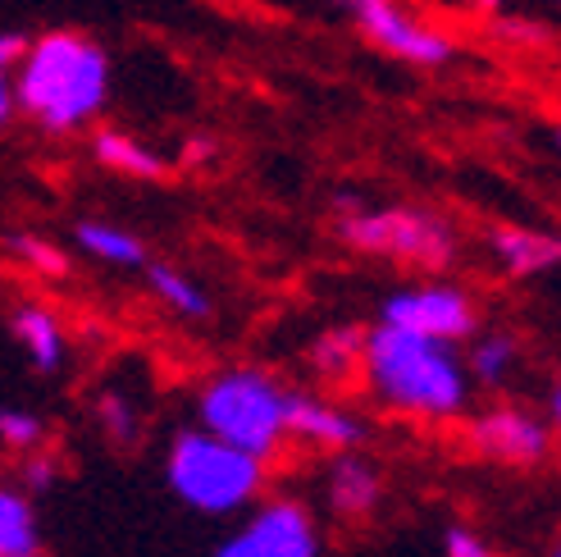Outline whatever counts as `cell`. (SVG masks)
<instances>
[{
  "mask_svg": "<svg viewBox=\"0 0 561 557\" xmlns=\"http://www.w3.org/2000/svg\"><path fill=\"white\" fill-rule=\"evenodd\" d=\"M110 105V50L78 27L27 37L14 65V110L50 137L88 128Z\"/></svg>",
  "mask_w": 561,
  "mask_h": 557,
  "instance_id": "cell-1",
  "label": "cell"
},
{
  "mask_svg": "<svg viewBox=\"0 0 561 557\" xmlns=\"http://www.w3.org/2000/svg\"><path fill=\"white\" fill-rule=\"evenodd\" d=\"M360 366H366L375 394L398 411L443 421V416H457L466 402V371L453 343L379 325L375 333H366Z\"/></svg>",
  "mask_w": 561,
  "mask_h": 557,
  "instance_id": "cell-2",
  "label": "cell"
},
{
  "mask_svg": "<svg viewBox=\"0 0 561 557\" xmlns=\"http://www.w3.org/2000/svg\"><path fill=\"white\" fill-rule=\"evenodd\" d=\"M339 238L356 252L392 257L420 270H447L457 257V234L443 215L420 206H383L366 211L352 197H339Z\"/></svg>",
  "mask_w": 561,
  "mask_h": 557,
  "instance_id": "cell-3",
  "label": "cell"
},
{
  "mask_svg": "<svg viewBox=\"0 0 561 557\" xmlns=\"http://www.w3.org/2000/svg\"><path fill=\"white\" fill-rule=\"evenodd\" d=\"M170 489L196 512H233L256 498L261 457L215 439L210 430H187L170 448Z\"/></svg>",
  "mask_w": 561,
  "mask_h": 557,
  "instance_id": "cell-4",
  "label": "cell"
},
{
  "mask_svg": "<svg viewBox=\"0 0 561 557\" xmlns=\"http://www.w3.org/2000/svg\"><path fill=\"white\" fill-rule=\"evenodd\" d=\"M284 388L261 371H229L206 384L202 425L251 457H270L284 439Z\"/></svg>",
  "mask_w": 561,
  "mask_h": 557,
  "instance_id": "cell-5",
  "label": "cell"
},
{
  "mask_svg": "<svg viewBox=\"0 0 561 557\" xmlns=\"http://www.w3.org/2000/svg\"><path fill=\"white\" fill-rule=\"evenodd\" d=\"M347 23L356 27L370 46H379L392 60H402L411 69H447L461 55V46L443 33V27L425 23L402 0H329Z\"/></svg>",
  "mask_w": 561,
  "mask_h": 557,
  "instance_id": "cell-6",
  "label": "cell"
},
{
  "mask_svg": "<svg viewBox=\"0 0 561 557\" xmlns=\"http://www.w3.org/2000/svg\"><path fill=\"white\" fill-rule=\"evenodd\" d=\"M383 325L420 333V339H438V343H457L474 333V302L453 288V284H420L402 288L383 302Z\"/></svg>",
  "mask_w": 561,
  "mask_h": 557,
  "instance_id": "cell-7",
  "label": "cell"
},
{
  "mask_svg": "<svg viewBox=\"0 0 561 557\" xmlns=\"http://www.w3.org/2000/svg\"><path fill=\"white\" fill-rule=\"evenodd\" d=\"M316 525L297 503H270L242 535H233L215 557H316Z\"/></svg>",
  "mask_w": 561,
  "mask_h": 557,
  "instance_id": "cell-8",
  "label": "cell"
},
{
  "mask_svg": "<svg viewBox=\"0 0 561 557\" xmlns=\"http://www.w3.org/2000/svg\"><path fill=\"white\" fill-rule=\"evenodd\" d=\"M470 443L480 457L502 462V466H539L548 457V425L525 416L516 407H497L470 425Z\"/></svg>",
  "mask_w": 561,
  "mask_h": 557,
  "instance_id": "cell-9",
  "label": "cell"
},
{
  "mask_svg": "<svg viewBox=\"0 0 561 557\" xmlns=\"http://www.w3.org/2000/svg\"><path fill=\"white\" fill-rule=\"evenodd\" d=\"M284 434H297L306 443H320L329 453H343L356 448L366 439V425L347 416L343 407H329L320 398H306V394H288L284 398Z\"/></svg>",
  "mask_w": 561,
  "mask_h": 557,
  "instance_id": "cell-10",
  "label": "cell"
},
{
  "mask_svg": "<svg viewBox=\"0 0 561 557\" xmlns=\"http://www.w3.org/2000/svg\"><path fill=\"white\" fill-rule=\"evenodd\" d=\"M493 257L502 261V270L529 278V274H543L561 261V242L557 234H539V229H520V225H502L493 229Z\"/></svg>",
  "mask_w": 561,
  "mask_h": 557,
  "instance_id": "cell-11",
  "label": "cell"
},
{
  "mask_svg": "<svg viewBox=\"0 0 561 557\" xmlns=\"http://www.w3.org/2000/svg\"><path fill=\"white\" fill-rule=\"evenodd\" d=\"M92 156L115 174H128V179H164L170 174V160L156 156L147 143H137L133 133H119V128H96L92 133Z\"/></svg>",
  "mask_w": 561,
  "mask_h": 557,
  "instance_id": "cell-12",
  "label": "cell"
},
{
  "mask_svg": "<svg viewBox=\"0 0 561 557\" xmlns=\"http://www.w3.org/2000/svg\"><path fill=\"white\" fill-rule=\"evenodd\" d=\"M10 329H14V339L23 343L27 361H33L37 371L55 375V371L65 366V333H60V320H55L46 306H37V302L19 306L14 320H10Z\"/></svg>",
  "mask_w": 561,
  "mask_h": 557,
  "instance_id": "cell-13",
  "label": "cell"
},
{
  "mask_svg": "<svg viewBox=\"0 0 561 557\" xmlns=\"http://www.w3.org/2000/svg\"><path fill=\"white\" fill-rule=\"evenodd\" d=\"M329 503L339 516H366L379 503V476L370 462H360L352 453H343L333 462V476H329Z\"/></svg>",
  "mask_w": 561,
  "mask_h": 557,
  "instance_id": "cell-14",
  "label": "cell"
},
{
  "mask_svg": "<svg viewBox=\"0 0 561 557\" xmlns=\"http://www.w3.org/2000/svg\"><path fill=\"white\" fill-rule=\"evenodd\" d=\"M73 238L82 252L105 265H147V242L119 225H105V219H78Z\"/></svg>",
  "mask_w": 561,
  "mask_h": 557,
  "instance_id": "cell-15",
  "label": "cell"
},
{
  "mask_svg": "<svg viewBox=\"0 0 561 557\" xmlns=\"http://www.w3.org/2000/svg\"><path fill=\"white\" fill-rule=\"evenodd\" d=\"M0 557H46L37 516L27 508V498L14 489H0Z\"/></svg>",
  "mask_w": 561,
  "mask_h": 557,
  "instance_id": "cell-16",
  "label": "cell"
},
{
  "mask_svg": "<svg viewBox=\"0 0 561 557\" xmlns=\"http://www.w3.org/2000/svg\"><path fill=\"white\" fill-rule=\"evenodd\" d=\"M360 348H366V329L360 325H339L320 333L311 343V366L324 375V379H343L360 366Z\"/></svg>",
  "mask_w": 561,
  "mask_h": 557,
  "instance_id": "cell-17",
  "label": "cell"
},
{
  "mask_svg": "<svg viewBox=\"0 0 561 557\" xmlns=\"http://www.w3.org/2000/svg\"><path fill=\"white\" fill-rule=\"evenodd\" d=\"M147 278H151V293H156L164 306H170V311L192 316V320L210 316V297H206V288H196L183 270L160 265V261H147Z\"/></svg>",
  "mask_w": 561,
  "mask_h": 557,
  "instance_id": "cell-18",
  "label": "cell"
},
{
  "mask_svg": "<svg viewBox=\"0 0 561 557\" xmlns=\"http://www.w3.org/2000/svg\"><path fill=\"white\" fill-rule=\"evenodd\" d=\"M5 247H10V252H14L27 270H37V274H50V278H65V274H69V257H65L50 238H37V234H10Z\"/></svg>",
  "mask_w": 561,
  "mask_h": 557,
  "instance_id": "cell-19",
  "label": "cell"
},
{
  "mask_svg": "<svg viewBox=\"0 0 561 557\" xmlns=\"http://www.w3.org/2000/svg\"><path fill=\"white\" fill-rule=\"evenodd\" d=\"M470 366H474V375H480L484 384H502L512 375V366H516V339H512V333H489V339L474 348Z\"/></svg>",
  "mask_w": 561,
  "mask_h": 557,
  "instance_id": "cell-20",
  "label": "cell"
},
{
  "mask_svg": "<svg viewBox=\"0 0 561 557\" xmlns=\"http://www.w3.org/2000/svg\"><path fill=\"white\" fill-rule=\"evenodd\" d=\"M96 416H101V430L110 434V443H119V448H133V443H137V411H133L128 398L105 394L96 402Z\"/></svg>",
  "mask_w": 561,
  "mask_h": 557,
  "instance_id": "cell-21",
  "label": "cell"
},
{
  "mask_svg": "<svg viewBox=\"0 0 561 557\" xmlns=\"http://www.w3.org/2000/svg\"><path fill=\"white\" fill-rule=\"evenodd\" d=\"M27 37L23 33H0V128H10L14 124V65H19V55H23Z\"/></svg>",
  "mask_w": 561,
  "mask_h": 557,
  "instance_id": "cell-22",
  "label": "cell"
},
{
  "mask_svg": "<svg viewBox=\"0 0 561 557\" xmlns=\"http://www.w3.org/2000/svg\"><path fill=\"white\" fill-rule=\"evenodd\" d=\"M42 421L33 411H14V407H5L0 411V443H10L14 453H27V448H37L42 443Z\"/></svg>",
  "mask_w": 561,
  "mask_h": 557,
  "instance_id": "cell-23",
  "label": "cell"
},
{
  "mask_svg": "<svg viewBox=\"0 0 561 557\" xmlns=\"http://www.w3.org/2000/svg\"><path fill=\"white\" fill-rule=\"evenodd\" d=\"M493 37L516 42V46H548V42H552L548 23H539V19H507L502 10H497V19H493Z\"/></svg>",
  "mask_w": 561,
  "mask_h": 557,
  "instance_id": "cell-24",
  "label": "cell"
},
{
  "mask_svg": "<svg viewBox=\"0 0 561 557\" xmlns=\"http://www.w3.org/2000/svg\"><path fill=\"white\" fill-rule=\"evenodd\" d=\"M447 557H493L484 539H474L470 531H447Z\"/></svg>",
  "mask_w": 561,
  "mask_h": 557,
  "instance_id": "cell-25",
  "label": "cell"
},
{
  "mask_svg": "<svg viewBox=\"0 0 561 557\" xmlns=\"http://www.w3.org/2000/svg\"><path fill=\"white\" fill-rule=\"evenodd\" d=\"M55 476H60V470H55V462H50V457H37V462H27V470H23L27 489H37V493H46V489L55 485Z\"/></svg>",
  "mask_w": 561,
  "mask_h": 557,
  "instance_id": "cell-26",
  "label": "cell"
},
{
  "mask_svg": "<svg viewBox=\"0 0 561 557\" xmlns=\"http://www.w3.org/2000/svg\"><path fill=\"white\" fill-rule=\"evenodd\" d=\"M215 151H219V147L210 143V137H192V143L183 147V164H206Z\"/></svg>",
  "mask_w": 561,
  "mask_h": 557,
  "instance_id": "cell-27",
  "label": "cell"
},
{
  "mask_svg": "<svg viewBox=\"0 0 561 557\" xmlns=\"http://www.w3.org/2000/svg\"><path fill=\"white\" fill-rule=\"evenodd\" d=\"M474 10H484V14H497V10H507V0H470Z\"/></svg>",
  "mask_w": 561,
  "mask_h": 557,
  "instance_id": "cell-28",
  "label": "cell"
},
{
  "mask_svg": "<svg viewBox=\"0 0 561 557\" xmlns=\"http://www.w3.org/2000/svg\"><path fill=\"white\" fill-rule=\"evenodd\" d=\"M548 411H552V416H548V421L557 425V416H561V388H552V394H548Z\"/></svg>",
  "mask_w": 561,
  "mask_h": 557,
  "instance_id": "cell-29",
  "label": "cell"
},
{
  "mask_svg": "<svg viewBox=\"0 0 561 557\" xmlns=\"http://www.w3.org/2000/svg\"><path fill=\"white\" fill-rule=\"evenodd\" d=\"M552 557H561V553H557V548H552Z\"/></svg>",
  "mask_w": 561,
  "mask_h": 557,
  "instance_id": "cell-30",
  "label": "cell"
}]
</instances>
